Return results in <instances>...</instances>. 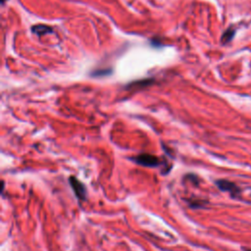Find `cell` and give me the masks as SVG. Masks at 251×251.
I'll use <instances>...</instances> for the list:
<instances>
[{
    "label": "cell",
    "instance_id": "obj_1",
    "mask_svg": "<svg viewBox=\"0 0 251 251\" xmlns=\"http://www.w3.org/2000/svg\"><path fill=\"white\" fill-rule=\"evenodd\" d=\"M132 160L138 165H141L143 167H149V168L159 167L163 163V161L159 157L152 154H148V153H141L133 157Z\"/></svg>",
    "mask_w": 251,
    "mask_h": 251
},
{
    "label": "cell",
    "instance_id": "obj_2",
    "mask_svg": "<svg viewBox=\"0 0 251 251\" xmlns=\"http://www.w3.org/2000/svg\"><path fill=\"white\" fill-rule=\"evenodd\" d=\"M69 182H70V185H71L72 189L74 190L75 195L76 196V198L81 200V201L85 200V198H86V188L83 185V183L74 176L69 177Z\"/></svg>",
    "mask_w": 251,
    "mask_h": 251
},
{
    "label": "cell",
    "instance_id": "obj_3",
    "mask_svg": "<svg viewBox=\"0 0 251 251\" xmlns=\"http://www.w3.org/2000/svg\"><path fill=\"white\" fill-rule=\"evenodd\" d=\"M216 185L223 191L229 192L232 196H236L239 194V188L231 181H228L226 179H219L216 181Z\"/></svg>",
    "mask_w": 251,
    "mask_h": 251
},
{
    "label": "cell",
    "instance_id": "obj_4",
    "mask_svg": "<svg viewBox=\"0 0 251 251\" xmlns=\"http://www.w3.org/2000/svg\"><path fill=\"white\" fill-rule=\"evenodd\" d=\"M234 33H235V29H234L233 27L227 28V29L224 32V34H223V36H222V42H223V43H226V42L230 41V40L232 39V37L234 36Z\"/></svg>",
    "mask_w": 251,
    "mask_h": 251
},
{
    "label": "cell",
    "instance_id": "obj_5",
    "mask_svg": "<svg viewBox=\"0 0 251 251\" xmlns=\"http://www.w3.org/2000/svg\"><path fill=\"white\" fill-rule=\"evenodd\" d=\"M32 30H33V32H35V33H37V34H42V33L49 32L51 29H50L48 26H46V25H35V26H33V27H32Z\"/></svg>",
    "mask_w": 251,
    "mask_h": 251
}]
</instances>
